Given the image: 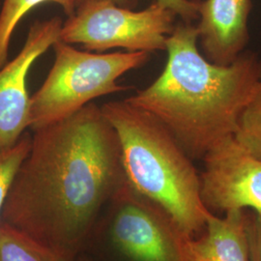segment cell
Masks as SVG:
<instances>
[{
    "instance_id": "cell-1",
    "label": "cell",
    "mask_w": 261,
    "mask_h": 261,
    "mask_svg": "<svg viewBox=\"0 0 261 261\" xmlns=\"http://www.w3.org/2000/svg\"><path fill=\"white\" fill-rule=\"evenodd\" d=\"M31 137L0 223L75 261L103 207L128 182L117 133L89 103Z\"/></svg>"
},
{
    "instance_id": "cell-2",
    "label": "cell",
    "mask_w": 261,
    "mask_h": 261,
    "mask_svg": "<svg viewBox=\"0 0 261 261\" xmlns=\"http://www.w3.org/2000/svg\"><path fill=\"white\" fill-rule=\"evenodd\" d=\"M168 60L161 75L125 101L152 114L193 161L237 129L255 88L258 57L244 51L231 65H216L200 53L197 29L179 22L167 41Z\"/></svg>"
},
{
    "instance_id": "cell-3",
    "label": "cell",
    "mask_w": 261,
    "mask_h": 261,
    "mask_svg": "<svg viewBox=\"0 0 261 261\" xmlns=\"http://www.w3.org/2000/svg\"><path fill=\"white\" fill-rule=\"evenodd\" d=\"M116 130L130 186L161 207L189 239L204 232L209 211L200 197V177L170 132L152 114L124 101L101 107Z\"/></svg>"
},
{
    "instance_id": "cell-4",
    "label": "cell",
    "mask_w": 261,
    "mask_h": 261,
    "mask_svg": "<svg viewBox=\"0 0 261 261\" xmlns=\"http://www.w3.org/2000/svg\"><path fill=\"white\" fill-rule=\"evenodd\" d=\"M55 62L44 84L30 97L29 128L37 130L75 114L105 95L130 87L117 81L127 72L145 65V51L93 54L79 50L59 40L53 46Z\"/></svg>"
},
{
    "instance_id": "cell-5",
    "label": "cell",
    "mask_w": 261,
    "mask_h": 261,
    "mask_svg": "<svg viewBox=\"0 0 261 261\" xmlns=\"http://www.w3.org/2000/svg\"><path fill=\"white\" fill-rule=\"evenodd\" d=\"M176 18L172 10L156 0L141 11L107 0L91 1L76 7L63 22L60 40L70 45L82 44L88 51L121 47L151 54L166 50Z\"/></svg>"
},
{
    "instance_id": "cell-6",
    "label": "cell",
    "mask_w": 261,
    "mask_h": 261,
    "mask_svg": "<svg viewBox=\"0 0 261 261\" xmlns=\"http://www.w3.org/2000/svg\"><path fill=\"white\" fill-rule=\"evenodd\" d=\"M111 239L130 261H188L187 238L161 207L127 182L112 200Z\"/></svg>"
},
{
    "instance_id": "cell-7",
    "label": "cell",
    "mask_w": 261,
    "mask_h": 261,
    "mask_svg": "<svg viewBox=\"0 0 261 261\" xmlns=\"http://www.w3.org/2000/svg\"><path fill=\"white\" fill-rule=\"evenodd\" d=\"M199 173L200 197L214 215L233 209H251L261 214V159L228 137L202 159Z\"/></svg>"
},
{
    "instance_id": "cell-8",
    "label": "cell",
    "mask_w": 261,
    "mask_h": 261,
    "mask_svg": "<svg viewBox=\"0 0 261 261\" xmlns=\"http://www.w3.org/2000/svg\"><path fill=\"white\" fill-rule=\"evenodd\" d=\"M63 20H36L19 54L0 69V149L14 146L29 128L28 75L33 63L60 40Z\"/></svg>"
},
{
    "instance_id": "cell-9",
    "label": "cell",
    "mask_w": 261,
    "mask_h": 261,
    "mask_svg": "<svg viewBox=\"0 0 261 261\" xmlns=\"http://www.w3.org/2000/svg\"><path fill=\"white\" fill-rule=\"evenodd\" d=\"M252 0H199L197 44L211 63L231 65L250 41Z\"/></svg>"
},
{
    "instance_id": "cell-10",
    "label": "cell",
    "mask_w": 261,
    "mask_h": 261,
    "mask_svg": "<svg viewBox=\"0 0 261 261\" xmlns=\"http://www.w3.org/2000/svg\"><path fill=\"white\" fill-rule=\"evenodd\" d=\"M188 261H248L243 209H233L224 217L209 212L205 230L187 239Z\"/></svg>"
},
{
    "instance_id": "cell-11",
    "label": "cell",
    "mask_w": 261,
    "mask_h": 261,
    "mask_svg": "<svg viewBox=\"0 0 261 261\" xmlns=\"http://www.w3.org/2000/svg\"><path fill=\"white\" fill-rule=\"evenodd\" d=\"M0 261H70L27 234L0 223Z\"/></svg>"
},
{
    "instance_id": "cell-12",
    "label": "cell",
    "mask_w": 261,
    "mask_h": 261,
    "mask_svg": "<svg viewBox=\"0 0 261 261\" xmlns=\"http://www.w3.org/2000/svg\"><path fill=\"white\" fill-rule=\"evenodd\" d=\"M46 2L60 5L68 17L74 15L73 0H4L0 10V69L8 62L10 44L14 31L22 18L32 9Z\"/></svg>"
},
{
    "instance_id": "cell-13",
    "label": "cell",
    "mask_w": 261,
    "mask_h": 261,
    "mask_svg": "<svg viewBox=\"0 0 261 261\" xmlns=\"http://www.w3.org/2000/svg\"><path fill=\"white\" fill-rule=\"evenodd\" d=\"M234 138L252 155L261 159V58L255 88L239 117Z\"/></svg>"
},
{
    "instance_id": "cell-14",
    "label": "cell",
    "mask_w": 261,
    "mask_h": 261,
    "mask_svg": "<svg viewBox=\"0 0 261 261\" xmlns=\"http://www.w3.org/2000/svg\"><path fill=\"white\" fill-rule=\"evenodd\" d=\"M31 139L24 133L14 146L0 149V216L13 180L30 150Z\"/></svg>"
},
{
    "instance_id": "cell-15",
    "label": "cell",
    "mask_w": 261,
    "mask_h": 261,
    "mask_svg": "<svg viewBox=\"0 0 261 261\" xmlns=\"http://www.w3.org/2000/svg\"><path fill=\"white\" fill-rule=\"evenodd\" d=\"M248 261H261V214L243 209Z\"/></svg>"
},
{
    "instance_id": "cell-16",
    "label": "cell",
    "mask_w": 261,
    "mask_h": 261,
    "mask_svg": "<svg viewBox=\"0 0 261 261\" xmlns=\"http://www.w3.org/2000/svg\"><path fill=\"white\" fill-rule=\"evenodd\" d=\"M75 8L83 5L84 3L91 1H99V0H73ZM113 2L114 4L127 7L130 3V0H107ZM161 4L167 6L169 9L172 10L177 17H180L185 22H192L193 20L197 19L198 15V3L199 0H156Z\"/></svg>"
},
{
    "instance_id": "cell-17",
    "label": "cell",
    "mask_w": 261,
    "mask_h": 261,
    "mask_svg": "<svg viewBox=\"0 0 261 261\" xmlns=\"http://www.w3.org/2000/svg\"><path fill=\"white\" fill-rule=\"evenodd\" d=\"M0 4H1V0H0Z\"/></svg>"
},
{
    "instance_id": "cell-18",
    "label": "cell",
    "mask_w": 261,
    "mask_h": 261,
    "mask_svg": "<svg viewBox=\"0 0 261 261\" xmlns=\"http://www.w3.org/2000/svg\"><path fill=\"white\" fill-rule=\"evenodd\" d=\"M81 261H82V260H81ZM83 261H88V260H83Z\"/></svg>"
}]
</instances>
